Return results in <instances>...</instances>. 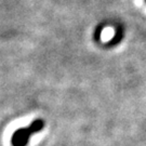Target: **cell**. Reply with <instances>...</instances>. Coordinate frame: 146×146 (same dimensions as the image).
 Segmentation results:
<instances>
[{
    "label": "cell",
    "instance_id": "obj_2",
    "mask_svg": "<svg viewBox=\"0 0 146 146\" xmlns=\"http://www.w3.org/2000/svg\"><path fill=\"white\" fill-rule=\"evenodd\" d=\"M115 34H116V31L114 27L106 26L104 29L102 31V33H101V40L103 42L110 41V40L115 37Z\"/></svg>",
    "mask_w": 146,
    "mask_h": 146
},
{
    "label": "cell",
    "instance_id": "obj_1",
    "mask_svg": "<svg viewBox=\"0 0 146 146\" xmlns=\"http://www.w3.org/2000/svg\"><path fill=\"white\" fill-rule=\"evenodd\" d=\"M43 128H44L43 120H35L27 128H21L19 130H16L11 137V144L12 146H27L31 136L37 132L41 131Z\"/></svg>",
    "mask_w": 146,
    "mask_h": 146
}]
</instances>
